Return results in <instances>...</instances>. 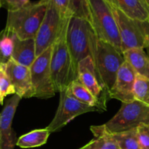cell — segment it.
Listing matches in <instances>:
<instances>
[{
    "label": "cell",
    "mask_w": 149,
    "mask_h": 149,
    "mask_svg": "<svg viewBox=\"0 0 149 149\" xmlns=\"http://www.w3.org/2000/svg\"><path fill=\"white\" fill-rule=\"evenodd\" d=\"M98 37L89 19L72 15L70 17L66 41L77 79V66L80 61L90 56L93 61Z\"/></svg>",
    "instance_id": "6da1fadb"
},
{
    "label": "cell",
    "mask_w": 149,
    "mask_h": 149,
    "mask_svg": "<svg viewBox=\"0 0 149 149\" xmlns=\"http://www.w3.org/2000/svg\"><path fill=\"white\" fill-rule=\"evenodd\" d=\"M67 93L72 96L76 100H79L81 103H85L86 105L96 107L99 109L101 111H105L100 104L99 100L83 85L80 84L78 81H72L70 84V87L67 89Z\"/></svg>",
    "instance_id": "ffe728a7"
},
{
    "label": "cell",
    "mask_w": 149,
    "mask_h": 149,
    "mask_svg": "<svg viewBox=\"0 0 149 149\" xmlns=\"http://www.w3.org/2000/svg\"><path fill=\"white\" fill-rule=\"evenodd\" d=\"M8 10H14L24 7L30 2V0H4Z\"/></svg>",
    "instance_id": "4316f807"
},
{
    "label": "cell",
    "mask_w": 149,
    "mask_h": 149,
    "mask_svg": "<svg viewBox=\"0 0 149 149\" xmlns=\"http://www.w3.org/2000/svg\"><path fill=\"white\" fill-rule=\"evenodd\" d=\"M112 7L128 17L140 21H148L149 10L142 0H108Z\"/></svg>",
    "instance_id": "2e32d148"
},
{
    "label": "cell",
    "mask_w": 149,
    "mask_h": 149,
    "mask_svg": "<svg viewBox=\"0 0 149 149\" xmlns=\"http://www.w3.org/2000/svg\"><path fill=\"white\" fill-rule=\"evenodd\" d=\"M51 132L45 129L34 130L20 136L17 140L16 146L22 148H30L39 147L47 143Z\"/></svg>",
    "instance_id": "44dd1931"
},
{
    "label": "cell",
    "mask_w": 149,
    "mask_h": 149,
    "mask_svg": "<svg viewBox=\"0 0 149 149\" xmlns=\"http://www.w3.org/2000/svg\"><path fill=\"white\" fill-rule=\"evenodd\" d=\"M51 52L52 46L37 57L29 68L34 97L51 98L56 93L51 69Z\"/></svg>",
    "instance_id": "9c48e42d"
},
{
    "label": "cell",
    "mask_w": 149,
    "mask_h": 149,
    "mask_svg": "<svg viewBox=\"0 0 149 149\" xmlns=\"http://www.w3.org/2000/svg\"><path fill=\"white\" fill-rule=\"evenodd\" d=\"M148 49V55H149V34L147 37V41H146V47ZM149 57V56H148Z\"/></svg>",
    "instance_id": "83f0119b"
},
{
    "label": "cell",
    "mask_w": 149,
    "mask_h": 149,
    "mask_svg": "<svg viewBox=\"0 0 149 149\" xmlns=\"http://www.w3.org/2000/svg\"><path fill=\"white\" fill-rule=\"evenodd\" d=\"M21 97L14 94L6 102L0 112V148L14 149L16 146V134L12 128L13 117Z\"/></svg>",
    "instance_id": "4fadbf2b"
},
{
    "label": "cell",
    "mask_w": 149,
    "mask_h": 149,
    "mask_svg": "<svg viewBox=\"0 0 149 149\" xmlns=\"http://www.w3.org/2000/svg\"><path fill=\"white\" fill-rule=\"evenodd\" d=\"M5 66L6 63H0V105L3 104V100L6 96L15 93L6 72Z\"/></svg>",
    "instance_id": "d4e9b609"
},
{
    "label": "cell",
    "mask_w": 149,
    "mask_h": 149,
    "mask_svg": "<svg viewBox=\"0 0 149 149\" xmlns=\"http://www.w3.org/2000/svg\"><path fill=\"white\" fill-rule=\"evenodd\" d=\"M5 69L12 85L14 87L15 94L21 98L33 97L34 90L30 68L10 59L6 63Z\"/></svg>",
    "instance_id": "5bb4252c"
},
{
    "label": "cell",
    "mask_w": 149,
    "mask_h": 149,
    "mask_svg": "<svg viewBox=\"0 0 149 149\" xmlns=\"http://www.w3.org/2000/svg\"><path fill=\"white\" fill-rule=\"evenodd\" d=\"M140 124H149V106L134 100L122 103L115 116L102 126L107 132L115 133L135 129Z\"/></svg>",
    "instance_id": "5b68a950"
},
{
    "label": "cell",
    "mask_w": 149,
    "mask_h": 149,
    "mask_svg": "<svg viewBox=\"0 0 149 149\" xmlns=\"http://www.w3.org/2000/svg\"><path fill=\"white\" fill-rule=\"evenodd\" d=\"M135 100L149 106V79L142 76H136L134 86Z\"/></svg>",
    "instance_id": "cb8c5ba5"
},
{
    "label": "cell",
    "mask_w": 149,
    "mask_h": 149,
    "mask_svg": "<svg viewBox=\"0 0 149 149\" xmlns=\"http://www.w3.org/2000/svg\"><path fill=\"white\" fill-rule=\"evenodd\" d=\"M123 56L137 75L149 79V57L143 48H132L123 52Z\"/></svg>",
    "instance_id": "e0dca14e"
},
{
    "label": "cell",
    "mask_w": 149,
    "mask_h": 149,
    "mask_svg": "<svg viewBox=\"0 0 149 149\" xmlns=\"http://www.w3.org/2000/svg\"><path fill=\"white\" fill-rule=\"evenodd\" d=\"M111 7L119 31L122 53L132 48H145L149 22L131 18L118 9Z\"/></svg>",
    "instance_id": "8992f818"
},
{
    "label": "cell",
    "mask_w": 149,
    "mask_h": 149,
    "mask_svg": "<svg viewBox=\"0 0 149 149\" xmlns=\"http://www.w3.org/2000/svg\"><path fill=\"white\" fill-rule=\"evenodd\" d=\"M142 1L144 2V4H145L146 7H147L148 9L149 10V0H142Z\"/></svg>",
    "instance_id": "f1b7e54d"
},
{
    "label": "cell",
    "mask_w": 149,
    "mask_h": 149,
    "mask_svg": "<svg viewBox=\"0 0 149 149\" xmlns=\"http://www.w3.org/2000/svg\"><path fill=\"white\" fill-rule=\"evenodd\" d=\"M69 19L64 25L60 36L52 45L51 69L56 93H61L67 89L72 82L76 80L75 73L66 41Z\"/></svg>",
    "instance_id": "277c9868"
},
{
    "label": "cell",
    "mask_w": 149,
    "mask_h": 149,
    "mask_svg": "<svg viewBox=\"0 0 149 149\" xmlns=\"http://www.w3.org/2000/svg\"><path fill=\"white\" fill-rule=\"evenodd\" d=\"M136 130L140 149H149V124H140Z\"/></svg>",
    "instance_id": "484cf974"
},
{
    "label": "cell",
    "mask_w": 149,
    "mask_h": 149,
    "mask_svg": "<svg viewBox=\"0 0 149 149\" xmlns=\"http://www.w3.org/2000/svg\"><path fill=\"white\" fill-rule=\"evenodd\" d=\"M0 149H1V148H0Z\"/></svg>",
    "instance_id": "1f68e13d"
},
{
    "label": "cell",
    "mask_w": 149,
    "mask_h": 149,
    "mask_svg": "<svg viewBox=\"0 0 149 149\" xmlns=\"http://www.w3.org/2000/svg\"><path fill=\"white\" fill-rule=\"evenodd\" d=\"M93 62L109 93L115 84L120 68L125 62L123 54L109 42L98 39Z\"/></svg>",
    "instance_id": "52a82bcc"
},
{
    "label": "cell",
    "mask_w": 149,
    "mask_h": 149,
    "mask_svg": "<svg viewBox=\"0 0 149 149\" xmlns=\"http://www.w3.org/2000/svg\"><path fill=\"white\" fill-rule=\"evenodd\" d=\"M15 38L14 32L6 27L0 32V63H6L11 58Z\"/></svg>",
    "instance_id": "7402d4cb"
},
{
    "label": "cell",
    "mask_w": 149,
    "mask_h": 149,
    "mask_svg": "<svg viewBox=\"0 0 149 149\" xmlns=\"http://www.w3.org/2000/svg\"><path fill=\"white\" fill-rule=\"evenodd\" d=\"M1 5H2V0H0V8H1Z\"/></svg>",
    "instance_id": "f546056e"
},
{
    "label": "cell",
    "mask_w": 149,
    "mask_h": 149,
    "mask_svg": "<svg viewBox=\"0 0 149 149\" xmlns=\"http://www.w3.org/2000/svg\"><path fill=\"white\" fill-rule=\"evenodd\" d=\"M89 21L98 39L109 42L120 52L121 43L118 25L108 0H86Z\"/></svg>",
    "instance_id": "3957f363"
},
{
    "label": "cell",
    "mask_w": 149,
    "mask_h": 149,
    "mask_svg": "<svg viewBox=\"0 0 149 149\" xmlns=\"http://www.w3.org/2000/svg\"><path fill=\"white\" fill-rule=\"evenodd\" d=\"M48 8L35 37L36 56L52 46L61 35L64 26L70 17H63L58 9L48 1Z\"/></svg>",
    "instance_id": "ba28073f"
},
{
    "label": "cell",
    "mask_w": 149,
    "mask_h": 149,
    "mask_svg": "<svg viewBox=\"0 0 149 149\" xmlns=\"http://www.w3.org/2000/svg\"><path fill=\"white\" fill-rule=\"evenodd\" d=\"M137 74L131 65L124 62L117 74L116 80L108 93L109 98L116 99L121 103L134 100V86Z\"/></svg>",
    "instance_id": "7c38bea8"
},
{
    "label": "cell",
    "mask_w": 149,
    "mask_h": 149,
    "mask_svg": "<svg viewBox=\"0 0 149 149\" xmlns=\"http://www.w3.org/2000/svg\"><path fill=\"white\" fill-rule=\"evenodd\" d=\"M58 10L63 17L72 15L89 19V10L86 0H48Z\"/></svg>",
    "instance_id": "ac0fdd59"
},
{
    "label": "cell",
    "mask_w": 149,
    "mask_h": 149,
    "mask_svg": "<svg viewBox=\"0 0 149 149\" xmlns=\"http://www.w3.org/2000/svg\"><path fill=\"white\" fill-rule=\"evenodd\" d=\"M90 130L95 138L79 149H121L106 134L95 129L93 126L91 127Z\"/></svg>",
    "instance_id": "603a6c76"
},
{
    "label": "cell",
    "mask_w": 149,
    "mask_h": 149,
    "mask_svg": "<svg viewBox=\"0 0 149 149\" xmlns=\"http://www.w3.org/2000/svg\"><path fill=\"white\" fill-rule=\"evenodd\" d=\"M60 93V100L55 116L46 129L51 133L57 132L77 116L88 112L101 111L96 107L86 105L76 100L67 93V89Z\"/></svg>",
    "instance_id": "30bf717a"
},
{
    "label": "cell",
    "mask_w": 149,
    "mask_h": 149,
    "mask_svg": "<svg viewBox=\"0 0 149 149\" xmlns=\"http://www.w3.org/2000/svg\"><path fill=\"white\" fill-rule=\"evenodd\" d=\"M48 8V1L29 2L24 7L8 10L6 28L14 32L18 39H35Z\"/></svg>",
    "instance_id": "7a4b0ae2"
},
{
    "label": "cell",
    "mask_w": 149,
    "mask_h": 149,
    "mask_svg": "<svg viewBox=\"0 0 149 149\" xmlns=\"http://www.w3.org/2000/svg\"><path fill=\"white\" fill-rule=\"evenodd\" d=\"M148 22H149V20H148Z\"/></svg>",
    "instance_id": "4dcf8cb0"
},
{
    "label": "cell",
    "mask_w": 149,
    "mask_h": 149,
    "mask_svg": "<svg viewBox=\"0 0 149 149\" xmlns=\"http://www.w3.org/2000/svg\"><path fill=\"white\" fill-rule=\"evenodd\" d=\"M36 58L34 39H20L16 36L10 59L20 65L30 68Z\"/></svg>",
    "instance_id": "9a60e30c"
},
{
    "label": "cell",
    "mask_w": 149,
    "mask_h": 149,
    "mask_svg": "<svg viewBox=\"0 0 149 149\" xmlns=\"http://www.w3.org/2000/svg\"><path fill=\"white\" fill-rule=\"evenodd\" d=\"M76 80L83 84L106 110L107 98L109 97L108 91L98 74L94 62L90 56L85 58L78 63Z\"/></svg>",
    "instance_id": "8fae6325"
},
{
    "label": "cell",
    "mask_w": 149,
    "mask_h": 149,
    "mask_svg": "<svg viewBox=\"0 0 149 149\" xmlns=\"http://www.w3.org/2000/svg\"><path fill=\"white\" fill-rule=\"evenodd\" d=\"M95 129L104 132L111 139L113 140L121 149H140L137 138V130L135 129L121 132L110 133L107 132L102 125L93 126Z\"/></svg>",
    "instance_id": "d6986e66"
}]
</instances>
